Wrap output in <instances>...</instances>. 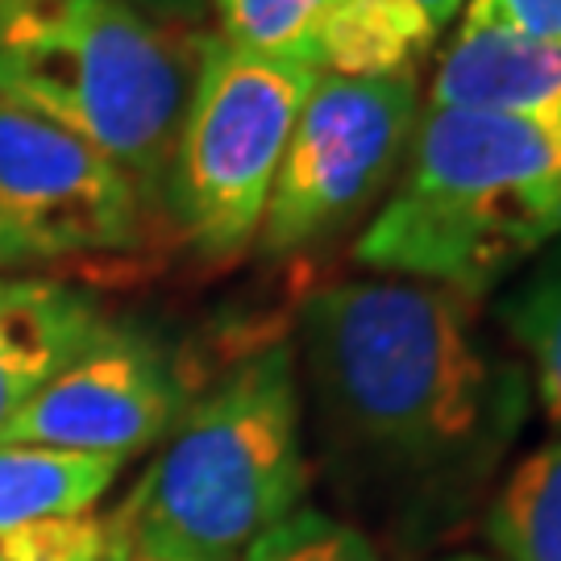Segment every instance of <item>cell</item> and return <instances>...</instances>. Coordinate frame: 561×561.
<instances>
[{"label": "cell", "mask_w": 561, "mask_h": 561, "mask_svg": "<svg viewBox=\"0 0 561 561\" xmlns=\"http://www.w3.org/2000/svg\"><path fill=\"white\" fill-rule=\"evenodd\" d=\"M300 387L329 458L400 507L449 516L528 416V375L491 354L470 300L412 279H345L300 312Z\"/></svg>", "instance_id": "obj_1"}, {"label": "cell", "mask_w": 561, "mask_h": 561, "mask_svg": "<svg viewBox=\"0 0 561 561\" xmlns=\"http://www.w3.org/2000/svg\"><path fill=\"white\" fill-rule=\"evenodd\" d=\"M558 238L561 125L424 104L400 180L354 241V262L474 304Z\"/></svg>", "instance_id": "obj_2"}, {"label": "cell", "mask_w": 561, "mask_h": 561, "mask_svg": "<svg viewBox=\"0 0 561 561\" xmlns=\"http://www.w3.org/2000/svg\"><path fill=\"white\" fill-rule=\"evenodd\" d=\"M308 495L304 387L291 341L233 362L171 424L108 520L113 558L241 561Z\"/></svg>", "instance_id": "obj_3"}, {"label": "cell", "mask_w": 561, "mask_h": 561, "mask_svg": "<svg viewBox=\"0 0 561 561\" xmlns=\"http://www.w3.org/2000/svg\"><path fill=\"white\" fill-rule=\"evenodd\" d=\"M201 38L125 0H0V101L96 146L162 208Z\"/></svg>", "instance_id": "obj_4"}, {"label": "cell", "mask_w": 561, "mask_h": 561, "mask_svg": "<svg viewBox=\"0 0 561 561\" xmlns=\"http://www.w3.org/2000/svg\"><path fill=\"white\" fill-rule=\"evenodd\" d=\"M317 80L312 67L201 34L162 208L204 259H238L259 241L283 150Z\"/></svg>", "instance_id": "obj_5"}, {"label": "cell", "mask_w": 561, "mask_h": 561, "mask_svg": "<svg viewBox=\"0 0 561 561\" xmlns=\"http://www.w3.org/2000/svg\"><path fill=\"white\" fill-rule=\"evenodd\" d=\"M416 76H321L283 150L259 225L262 254L283 259L341 233L400 180L421 121Z\"/></svg>", "instance_id": "obj_6"}, {"label": "cell", "mask_w": 561, "mask_h": 561, "mask_svg": "<svg viewBox=\"0 0 561 561\" xmlns=\"http://www.w3.org/2000/svg\"><path fill=\"white\" fill-rule=\"evenodd\" d=\"M150 213L96 146L0 101V233L21 266L129 254Z\"/></svg>", "instance_id": "obj_7"}, {"label": "cell", "mask_w": 561, "mask_h": 561, "mask_svg": "<svg viewBox=\"0 0 561 561\" xmlns=\"http://www.w3.org/2000/svg\"><path fill=\"white\" fill-rule=\"evenodd\" d=\"M183 387L159 341L96 329L92 341L0 428V445H50L129 461L171 433Z\"/></svg>", "instance_id": "obj_8"}, {"label": "cell", "mask_w": 561, "mask_h": 561, "mask_svg": "<svg viewBox=\"0 0 561 561\" xmlns=\"http://www.w3.org/2000/svg\"><path fill=\"white\" fill-rule=\"evenodd\" d=\"M428 108H466L561 125V42L520 38L461 18L428 88Z\"/></svg>", "instance_id": "obj_9"}, {"label": "cell", "mask_w": 561, "mask_h": 561, "mask_svg": "<svg viewBox=\"0 0 561 561\" xmlns=\"http://www.w3.org/2000/svg\"><path fill=\"white\" fill-rule=\"evenodd\" d=\"M101 329L88 296L50 279L0 275V428Z\"/></svg>", "instance_id": "obj_10"}, {"label": "cell", "mask_w": 561, "mask_h": 561, "mask_svg": "<svg viewBox=\"0 0 561 561\" xmlns=\"http://www.w3.org/2000/svg\"><path fill=\"white\" fill-rule=\"evenodd\" d=\"M125 470L121 458L50 449V445H0V528L88 516Z\"/></svg>", "instance_id": "obj_11"}, {"label": "cell", "mask_w": 561, "mask_h": 561, "mask_svg": "<svg viewBox=\"0 0 561 561\" xmlns=\"http://www.w3.org/2000/svg\"><path fill=\"white\" fill-rule=\"evenodd\" d=\"M437 25L416 0H350L317 46V76L341 80H391L416 76L437 46Z\"/></svg>", "instance_id": "obj_12"}, {"label": "cell", "mask_w": 561, "mask_h": 561, "mask_svg": "<svg viewBox=\"0 0 561 561\" xmlns=\"http://www.w3.org/2000/svg\"><path fill=\"white\" fill-rule=\"evenodd\" d=\"M482 528L500 561H561V433L503 479Z\"/></svg>", "instance_id": "obj_13"}, {"label": "cell", "mask_w": 561, "mask_h": 561, "mask_svg": "<svg viewBox=\"0 0 561 561\" xmlns=\"http://www.w3.org/2000/svg\"><path fill=\"white\" fill-rule=\"evenodd\" d=\"M500 324L528 362V387L553 433H561V238L503 291Z\"/></svg>", "instance_id": "obj_14"}, {"label": "cell", "mask_w": 561, "mask_h": 561, "mask_svg": "<svg viewBox=\"0 0 561 561\" xmlns=\"http://www.w3.org/2000/svg\"><path fill=\"white\" fill-rule=\"evenodd\" d=\"M350 0H213L217 34L266 59L317 71V46Z\"/></svg>", "instance_id": "obj_15"}, {"label": "cell", "mask_w": 561, "mask_h": 561, "mask_svg": "<svg viewBox=\"0 0 561 561\" xmlns=\"http://www.w3.org/2000/svg\"><path fill=\"white\" fill-rule=\"evenodd\" d=\"M241 561H382L370 537L321 507H296L245 549Z\"/></svg>", "instance_id": "obj_16"}, {"label": "cell", "mask_w": 561, "mask_h": 561, "mask_svg": "<svg viewBox=\"0 0 561 561\" xmlns=\"http://www.w3.org/2000/svg\"><path fill=\"white\" fill-rule=\"evenodd\" d=\"M0 561H113L104 516H67L0 528Z\"/></svg>", "instance_id": "obj_17"}, {"label": "cell", "mask_w": 561, "mask_h": 561, "mask_svg": "<svg viewBox=\"0 0 561 561\" xmlns=\"http://www.w3.org/2000/svg\"><path fill=\"white\" fill-rule=\"evenodd\" d=\"M461 18L491 21L520 38L561 42V0H466Z\"/></svg>", "instance_id": "obj_18"}, {"label": "cell", "mask_w": 561, "mask_h": 561, "mask_svg": "<svg viewBox=\"0 0 561 561\" xmlns=\"http://www.w3.org/2000/svg\"><path fill=\"white\" fill-rule=\"evenodd\" d=\"M134 4L138 13L162 21V25H180V30H196L204 18V4L208 0H125Z\"/></svg>", "instance_id": "obj_19"}, {"label": "cell", "mask_w": 561, "mask_h": 561, "mask_svg": "<svg viewBox=\"0 0 561 561\" xmlns=\"http://www.w3.org/2000/svg\"><path fill=\"white\" fill-rule=\"evenodd\" d=\"M416 4H421L424 18L433 21L437 30H449V25H454V18L466 9V0H416Z\"/></svg>", "instance_id": "obj_20"}, {"label": "cell", "mask_w": 561, "mask_h": 561, "mask_svg": "<svg viewBox=\"0 0 561 561\" xmlns=\"http://www.w3.org/2000/svg\"><path fill=\"white\" fill-rule=\"evenodd\" d=\"M4 266H21V259H18V250L4 241V233H0V271H4Z\"/></svg>", "instance_id": "obj_21"}, {"label": "cell", "mask_w": 561, "mask_h": 561, "mask_svg": "<svg viewBox=\"0 0 561 561\" xmlns=\"http://www.w3.org/2000/svg\"><path fill=\"white\" fill-rule=\"evenodd\" d=\"M442 561H500L495 553H454V558H442Z\"/></svg>", "instance_id": "obj_22"}, {"label": "cell", "mask_w": 561, "mask_h": 561, "mask_svg": "<svg viewBox=\"0 0 561 561\" xmlns=\"http://www.w3.org/2000/svg\"><path fill=\"white\" fill-rule=\"evenodd\" d=\"M113 561H162V558H141V553H117Z\"/></svg>", "instance_id": "obj_23"}]
</instances>
